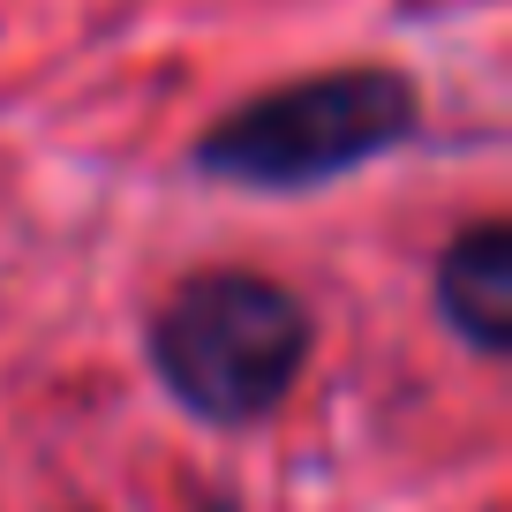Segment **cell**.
<instances>
[{"instance_id": "6da1fadb", "label": "cell", "mask_w": 512, "mask_h": 512, "mask_svg": "<svg viewBox=\"0 0 512 512\" xmlns=\"http://www.w3.org/2000/svg\"><path fill=\"white\" fill-rule=\"evenodd\" d=\"M151 362L166 392L204 422H256L294 392L309 362V309L279 279L204 272L159 309Z\"/></svg>"}, {"instance_id": "7a4b0ae2", "label": "cell", "mask_w": 512, "mask_h": 512, "mask_svg": "<svg viewBox=\"0 0 512 512\" xmlns=\"http://www.w3.org/2000/svg\"><path fill=\"white\" fill-rule=\"evenodd\" d=\"M415 128V91L392 68H332L302 76L287 91L249 98L204 136V174L241 189H317L332 174H354L362 159L392 151Z\"/></svg>"}, {"instance_id": "3957f363", "label": "cell", "mask_w": 512, "mask_h": 512, "mask_svg": "<svg viewBox=\"0 0 512 512\" xmlns=\"http://www.w3.org/2000/svg\"><path fill=\"white\" fill-rule=\"evenodd\" d=\"M437 309L475 354L512 347V234L497 219H482L437 256Z\"/></svg>"}, {"instance_id": "277c9868", "label": "cell", "mask_w": 512, "mask_h": 512, "mask_svg": "<svg viewBox=\"0 0 512 512\" xmlns=\"http://www.w3.org/2000/svg\"><path fill=\"white\" fill-rule=\"evenodd\" d=\"M219 512H226V505H219Z\"/></svg>"}]
</instances>
